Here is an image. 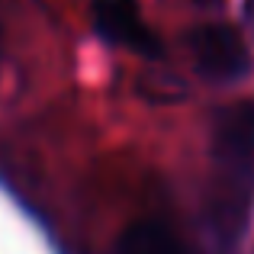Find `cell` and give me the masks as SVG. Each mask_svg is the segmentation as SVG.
<instances>
[{"mask_svg":"<svg viewBox=\"0 0 254 254\" xmlns=\"http://www.w3.org/2000/svg\"><path fill=\"white\" fill-rule=\"evenodd\" d=\"M251 13H254V10H251Z\"/></svg>","mask_w":254,"mask_h":254,"instance_id":"5","label":"cell"},{"mask_svg":"<svg viewBox=\"0 0 254 254\" xmlns=\"http://www.w3.org/2000/svg\"><path fill=\"white\" fill-rule=\"evenodd\" d=\"M119 254H187V245L168 222L138 219L123 232Z\"/></svg>","mask_w":254,"mask_h":254,"instance_id":"4","label":"cell"},{"mask_svg":"<svg viewBox=\"0 0 254 254\" xmlns=\"http://www.w3.org/2000/svg\"><path fill=\"white\" fill-rule=\"evenodd\" d=\"M93 26L113 45H126L142 55H161V42L142 19L138 0H93Z\"/></svg>","mask_w":254,"mask_h":254,"instance_id":"3","label":"cell"},{"mask_svg":"<svg viewBox=\"0 0 254 254\" xmlns=\"http://www.w3.org/2000/svg\"><path fill=\"white\" fill-rule=\"evenodd\" d=\"M190 52L199 74L212 81H238L251 71V52L229 23H206L190 32Z\"/></svg>","mask_w":254,"mask_h":254,"instance_id":"2","label":"cell"},{"mask_svg":"<svg viewBox=\"0 0 254 254\" xmlns=\"http://www.w3.org/2000/svg\"><path fill=\"white\" fill-rule=\"evenodd\" d=\"M216 158L229 174V184L248 196L254 180V100L232 103L216 119Z\"/></svg>","mask_w":254,"mask_h":254,"instance_id":"1","label":"cell"}]
</instances>
